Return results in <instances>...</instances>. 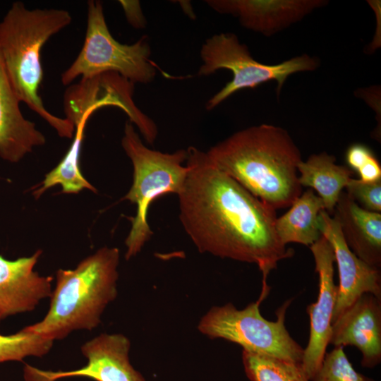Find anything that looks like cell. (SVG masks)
<instances>
[{"mask_svg":"<svg viewBox=\"0 0 381 381\" xmlns=\"http://www.w3.org/2000/svg\"><path fill=\"white\" fill-rule=\"evenodd\" d=\"M214 11L236 18L243 28L270 37L328 4L327 0H207Z\"/></svg>","mask_w":381,"mask_h":381,"instance_id":"cell-13","label":"cell"},{"mask_svg":"<svg viewBox=\"0 0 381 381\" xmlns=\"http://www.w3.org/2000/svg\"><path fill=\"white\" fill-rule=\"evenodd\" d=\"M131 342L121 334L102 333L86 341L81 352L87 364L78 369L67 371L44 370L25 365V381H56L85 377L95 381H146L130 363Z\"/></svg>","mask_w":381,"mask_h":381,"instance_id":"cell-10","label":"cell"},{"mask_svg":"<svg viewBox=\"0 0 381 381\" xmlns=\"http://www.w3.org/2000/svg\"><path fill=\"white\" fill-rule=\"evenodd\" d=\"M335 162L334 155L322 152L302 160L297 167L300 185L317 191L329 214L334 213L340 193L353 175L350 168Z\"/></svg>","mask_w":381,"mask_h":381,"instance_id":"cell-18","label":"cell"},{"mask_svg":"<svg viewBox=\"0 0 381 381\" xmlns=\"http://www.w3.org/2000/svg\"><path fill=\"white\" fill-rule=\"evenodd\" d=\"M87 122V120H83L75 126L76 131L71 147L59 164L45 176L41 187L34 191L36 198L56 185H61L62 191L66 193H77L85 188L97 192L83 176L79 167L80 151Z\"/></svg>","mask_w":381,"mask_h":381,"instance_id":"cell-20","label":"cell"},{"mask_svg":"<svg viewBox=\"0 0 381 381\" xmlns=\"http://www.w3.org/2000/svg\"><path fill=\"white\" fill-rule=\"evenodd\" d=\"M373 155V151L365 145L354 143L348 147L345 158L349 167L357 171Z\"/></svg>","mask_w":381,"mask_h":381,"instance_id":"cell-25","label":"cell"},{"mask_svg":"<svg viewBox=\"0 0 381 381\" xmlns=\"http://www.w3.org/2000/svg\"><path fill=\"white\" fill-rule=\"evenodd\" d=\"M54 341L23 328L19 332L0 334V363L21 361L30 356L42 357L52 348Z\"/></svg>","mask_w":381,"mask_h":381,"instance_id":"cell-22","label":"cell"},{"mask_svg":"<svg viewBox=\"0 0 381 381\" xmlns=\"http://www.w3.org/2000/svg\"><path fill=\"white\" fill-rule=\"evenodd\" d=\"M42 252L10 260L0 255V321L35 310L40 301L50 298L51 276L34 270Z\"/></svg>","mask_w":381,"mask_h":381,"instance_id":"cell-15","label":"cell"},{"mask_svg":"<svg viewBox=\"0 0 381 381\" xmlns=\"http://www.w3.org/2000/svg\"><path fill=\"white\" fill-rule=\"evenodd\" d=\"M202 65L198 70L200 76L210 75L220 69L232 73V79L206 104L211 110L236 92L275 81L279 95L287 78L299 72L315 71L319 59L303 54L277 64H265L251 56L248 48L240 42L234 33L222 32L207 38L200 49Z\"/></svg>","mask_w":381,"mask_h":381,"instance_id":"cell-6","label":"cell"},{"mask_svg":"<svg viewBox=\"0 0 381 381\" xmlns=\"http://www.w3.org/2000/svg\"><path fill=\"white\" fill-rule=\"evenodd\" d=\"M346 193L362 208L375 212H381V180L364 182L351 179L346 186Z\"/></svg>","mask_w":381,"mask_h":381,"instance_id":"cell-24","label":"cell"},{"mask_svg":"<svg viewBox=\"0 0 381 381\" xmlns=\"http://www.w3.org/2000/svg\"><path fill=\"white\" fill-rule=\"evenodd\" d=\"M212 164L274 210L302 193L300 150L289 133L271 124L244 128L206 152Z\"/></svg>","mask_w":381,"mask_h":381,"instance_id":"cell-2","label":"cell"},{"mask_svg":"<svg viewBox=\"0 0 381 381\" xmlns=\"http://www.w3.org/2000/svg\"><path fill=\"white\" fill-rule=\"evenodd\" d=\"M119 250L102 247L73 270L59 269L50 306L39 322L23 327L52 341L75 330H92L117 296Z\"/></svg>","mask_w":381,"mask_h":381,"instance_id":"cell-4","label":"cell"},{"mask_svg":"<svg viewBox=\"0 0 381 381\" xmlns=\"http://www.w3.org/2000/svg\"><path fill=\"white\" fill-rule=\"evenodd\" d=\"M290 209L277 218L275 228L282 243H297L311 246L321 236L318 215L325 210L322 199L313 189H308L297 198Z\"/></svg>","mask_w":381,"mask_h":381,"instance_id":"cell-19","label":"cell"},{"mask_svg":"<svg viewBox=\"0 0 381 381\" xmlns=\"http://www.w3.org/2000/svg\"><path fill=\"white\" fill-rule=\"evenodd\" d=\"M128 21L132 26L141 28L145 27V20L143 15L140 5L138 1H119Z\"/></svg>","mask_w":381,"mask_h":381,"instance_id":"cell-26","label":"cell"},{"mask_svg":"<svg viewBox=\"0 0 381 381\" xmlns=\"http://www.w3.org/2000/svg\"><path fill=\"white\" fill-rule=\"evenodd\" d=\"M291 301L287 300L277 310L275 321L262 316L260 299L241 310L232 303L214 306L202 317L198 329L211 339L237 344L243 351L301 363L303 349L291 337L284 324L285 313Z\"/></svg>","mask_w":381,"mask_h":381,"instance_id":"cell-8","label":"cell"},{"mask_svg":"<svg viewBox=\"0 0 381 381\" xmlns=\"http://www.w3.org/2000/svg\"><path fill=\"white\" fill-rule=\"evenodd\" d=\"M320 231L331 244L337 264L339 284L332 322L360 296L369 293L381 298L379 268L358 258L349 248L337 219L325 210L318 215Z\"/></svg>","mask_w":381,"mask_h":381,"instance_id":"cell-12","label":"cell"},{"mask_svg":"<svg viewBox=\"0 0 381 381\" xmlns=\"http://www.w3.org/2000/svg\"><path fill=\"white\" fill-rule=\"evenodd\" d=\"M330 344L353 346L361 353V364L373 368L381 362V298L360 296L332 323Z\"/></svg>","mask_w":381,"mask_h":381,"instance_id":"cell-14","label":"cell"},{"mask_svg":"<svg viewBox=\"0 0 381 381\" xmlns=\"http://www.w3.org/2000/svg\"><path fill=\"white\" fill-rule=\"evenodd\" d=\"M357 172L360 175V179L364 182H375L381 180V167L375 155L370 158Z\"/></svg>","mask_w":381,"mask_h":381,"instance_id":"cell-27","label":"cell"},{"mask_svg":"<svg viewBox=\"0 0 381 381\" xmlns=\"http://www.w3.org/2000/svg\"><path fill=\"white\" fill-rule=\"evenodd\" d=\"M242 362L250 381H310L301 363L242 351Z\"/></svg>","mask_w":381,"mask_h":381,"instance_id":"cell-21","label":"cell"},{"mask_svg":"<svg viewBox=\"0 0 381 381\" xmlns=\"http://www.w3.org/2000/svg\"><path fill=\"white\" fill-rule=\"evenodd\" d=\"M134 84L116 73L108 72L81 78L64 93L66 118L74 126L98 109L114 106L123 110L148 144L152 145L158 134L155 123L135 105Z\"/></svg>","mask_w":381,"mask_h":381,"instance_id":"cell-9","label":"cell"},{"mask_svg":"<svg viewBox=\"0 0 381 381\" xmlns=\"http://www.w3.org/2000/svg\"><path fill=\"white\" fill-rule=\"evenodd\" d=\"M72 18L64 9L29 10L22 2H14L0 22V54L16 96L39 114L61 137L71 138L75 126L66 118H59L44 106L39 95L43 80L40 53L54 35L71 23Z\"/></svg>","mask_w":381,"mask_h":381,"instance_id":"cell-3","label":"cell"},{"mask_svg":"<svg viewBox=\"0 0 381 381\" xmlns=\"http://www.w3.org/2000/svg\"><path fill=\"white\" fill-rule=\"evenodd\" d=\"M20 102L9 83L0 54V157L10 162L20 161L46 141L35 123L24 118Z\"/></svg>","mask_w":381,"mask_h":381,"instance_id":"cell-16","label":"cell"},{"mask_svg":"<svg viewBox=\"0 0 381 381\" xmlns=\"http://www.w3.org/2000/svg\"><path fill=\"white\" fill-rule=\"evenodd\" d=\"M351 250L365 263L381 267V214L361 207L345 191L334 212Z\"/></svg>","mask_w":381,"mask_h":381,"instance_id":"cell-17","label":"cell"},{"mask_svg":"<svg viewBox=\"0 0 381 381\" xmlns=\"http://www.w3.org/2000/svg\"><path fill=\"white\" fill-rule=\"evenodd\" d=\"M315 271L319 278V293L316 302L307 306L310 318V336L307 346L303 349L302 368L310 381L318 373L329 343L334 310L337 302L338 286L334 282L333 248L322 236L310 246Z\"/></svg>","mask_w":381,"mask_h":381,"instance_id":"cell-11","label":"cell"},{"mask_svg":"<svg viewBox=\"0 0 381 381\" xmlns=\"http://www.w3.org/2000/svg\"><path fill=\"white\" fill-rule=\"evenodd\" d=\"M313 381H377L357 372L348 359L343 346L326 353Z\"/></svg>","mask_w":381,"mask_h":381,"instance_id":"cell-23","label":"cell"},{"mask_svg":"<svg viewBox=\"0 0 381 381\" xmlns=\"http://www.w3.org/2000/svg\"><path fill=\"white\" fill-rule=\"evenodd\" d=\"M121 145L133 169V183L123 198L136 205V214L126 239L125 258L129 260L140 252L153 234L147 222L148 209L157 198L167 193L178 195L185 183L188 168L183 165L187 150L164 153L148 148L131 122L125 124Z\"/></svg>","mask_w":381,"mask_h":381,"instance_id":"cell-5","label":"cell"},{"mask_svg":"<svg viewBox=\"0 0 381 381\" xmlns=\"http://www.w3.org/2000/svg\"><path fill=\"white\" fill-rule=\"evenodd\" d=\"M187 152L188 172L177 195L185 231L202 253L256 264L265 299L269 273L294 253L277 236L276 210L217 169L205 152Z\"/></svg>","mask_w":381,"mask_h":381,"instance_id":"cell-1","label":"cell"},{"mask_svg":"<svg viewBox=\"0 0 381 381\" xmlns=\"http://www.w3.org/2000/svg\"><path fill=\"white\" fill-rule=\"evenodd\" d=\"M150 47L146 36L132 44L116 40L110 33L99 1L87 2V21L83 46L72 64L62 73L64 85L76 78L103 73H116L132 83H151L157 73L150 59Z\"/></svg>","mask_w":381,"mask_h":381,"instance_id":"cell-7","label":"cell"}]
</instances>
